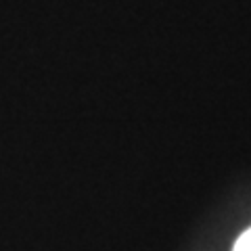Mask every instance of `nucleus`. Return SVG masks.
<instances>
[{
    "label": "nucleus",
    "mask_w": 251,
    "mask_h": 251,
    "mask_svg": "<svg viewBox=\"0 0 251 251\" xmlns=\"http://www.w3.org/2000/svg\"><path fill=\"white\" fill-rule=\"evenodd\" d=\"M234 251H251V228L245 230L239 237L237 241V245H234Z\"/></svg>",
    "instance_id": "nucleus-1"
}]
</instances>
